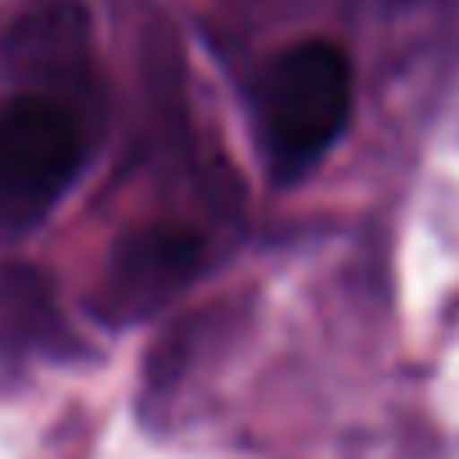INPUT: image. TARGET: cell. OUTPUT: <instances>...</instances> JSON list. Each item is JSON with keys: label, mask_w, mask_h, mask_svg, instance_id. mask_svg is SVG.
I'll list each match as a JSON object with an SVG mask.
<instances>
[{"label": "cell", "mask_w": 459, "mask_h": 459, "mask_svg": "<svg viewBox=\"0 0 459 459\" xmlns=\"http://www.w3.org/2000/svg\"><path fill=\"white\" fill-rule=\"evenodd\" d=\"M356 104L351 59L333 41H298L257 77L262 144L275 180L307 176L347 131Z\"/></svg>", "instance_id": "1"}, {"label": "cell", "mask_w": 459, "mask_h": 459, "mask_svg": "<svg viewBox=\"0 0 459 459\" xmlns=\"http://www.w3.org/2000/svg\"><path fill=\"white\" fill-rule=\"evenodd\" d=\"M86 153L82 122L50 95H19L0 108V194L14 203L59 198Z\"/></svg>", "instance_id": "2"}, {"label": "cell", "mask_w": 459, "mask_h": 459, "mask_svg": "<svg viewBox=\"0 0 459 459\" xmlns=\"http://www.w3.org/2000/svg\"><path fill=\"white\" fill-rule=\"evenodd\" d=\"M198 262V235L189 230H149L117 253L113 280L117 289H153L180 280Z\"/></svg>", "instance_id": "3"}]
</instances>
